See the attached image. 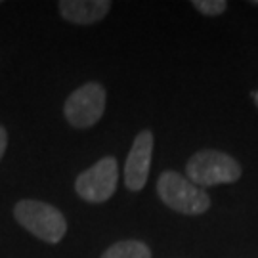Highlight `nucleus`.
<instances>
[{
    "instance_id": "obj_1",
    "label": "nucleus",
    "mask_w": 258,
    "mask_h": 258,
    "mask_svg": "<svg viewBox=\"0 0 258 258\" xmlns=\"http://www.w3.org/2000/svg\"><path fill=\"white\" fill-rule=\"evenodd\" d=\"M157 195L172 211L197 216L209 211L211 197L203 187L189 182V178L174 170H165L157 180Z\"/></svg>"
},
{
    "instance_id": "obj_2",
    "label": "nucleus",
    "mask_w": 258,
    "mask_h": 258,
    "mask_svg": "<svg viewBox=\"0 0 258 258\" xmlns=\"http://www.w3.org/2000/svg\"><path fill=\"white\" fill-rule=\"evenodd\" d=\"M16 220L35 237L55 245L65 237L67 220L55 207L35 199H23L14 209Z\"/></svg>"
},
{
    "instance_id": "obj_3",
    "label": "nucleus",
    "mask_w": 258,
    "mask_h": 258,
    "mask_svg": "<svg viewBox=\"0 0 258 258\" xmlns=\"http://www.w3.org/2000/svg\"><path fill=\"white\" fill-rule=\"evenodd\" d=\"M189 182L199 187L218 184H233L241 178V166L231 155L216 149L197 151L185 165Z\"/></svg>"
},
{
    "instance_id": "obj_4",
    "label": "nucleus",
    "mask_w": 258,
    "mask_h": 258,
    "mask_svg": "<svg viewBox=\"0 0 258 258\" xmlns=\"http://www.w3.org/2000/svg\"><path fill=\"white\" fill-rule=\"evenodd\" d=\"M105 111V90L102 84L86 83L79 86L63 105L67 122L75 128H90L102 119Z\"/></svg>"
},
{
    "instance_id": "obj_5",
    "label": "nucleus",
    "mask_w": 258,
    "mask_h": 258,
    "mask_svg": "<svg viewBox=\"0 0 258 258\" xmlns=\"http://www.w3.org/2000/svg\"><path fill=\"white\" fill-rule=\"evenodd\" d=\"M117 161L115 157H103L75 180L77 195L88 203H105L117 189Z\"/></svg>"
},
{
    "instance_id": "obj_6",
    "label": "nucleus",
    "mask_w": 258,
    "mask_h": 258,
    "mask_svg": "<svg viewBox=\"0 0 258 258\" xmlns=\"http://www.w3.org/2000/svg\"><path fill=\"white\" fill-rule=\"evenodd\" d=\"M151 155H153V132L142 130L134 138L124 165V185L130 191H140L146 185L151 166Z\"/></svg>"
},
{
    "instance_id": "obj_7",
    "label": "nucleus",
    "mask_w": 258,
    "mask_h": 258,
    "mask_svg": "<svg viewBox=\"0 0 258 258\" xmlns=\"http://www.w3.org/2000/svg\"><path fill=\"white\" fill-rule=\"evenodd\" d=\"M61 18L75 25H92L107 16L111 10L109 0H61L59 4Z\"/></svg>"
},
{
    "instance_id": "obj_8",
    "label": "nucleus",
    "mask_w": 258,
    "mask_h": 258,
    "mask_svg": "<svg viewBox=\"0 0 258 258\" xmlns=\"http://www.w3.org/2000/svg\"><path fill=\"white\" fill-rule=\"evenodd\" d=\"M102 258H151V250L142 241L126 239L111 245L102 254Z\"/></svg>"
},
{
    "instance_id": "obj_9",
    "label": "nucleus",
    "mask_w": 258,
    "mask_h": 258,
    "mask_svg": "<svg viewBox=\"0 0 258 258\" xmlns=\"http://www.w3.org/2000/svg\"><path fill=\"white\" fill-rule=\"evenodd\" d=\"M191 6L195 10H199L205 16H218L224 14L228 8V2L226 0H194Z\"/></svg>"
},
{
    "instance_id": "obj_10",
    "label": "nucleus",
    "mask_w": 258,
    "mask_h": 258,
    "mask_svg": "<svg viewBox=\"0 0 258 258\" xmlns=\"http://www.w3.org/2000/svg\"><path fill=\"white\" fill-rule=\"evenodd\" d=\"M6 146H8V134H6L4 126H0V161H2V157H4Z\"/></svg>"
},
{
    "instance_id": "obj_11",
    "label": "nucleus",
    "mask_w": 258,
    "mask_h": 258,
    "mask_svg": "<svg viewBox=\"0 0 258 258\" xmlns=\"http://www.w3.org/2000/svg\"><path fill=\"white\" fill-rule=\"evenodd\" d=\"M252 100H254V103H256V107H258V90L256 92H252Z\"/></svg>"
},
{
    "instance_id": "obj_12",
    "label": "nucleus",
    "mask_w": 258,
    "mask_h": 258,
    "mask_svg": "<svg viewBox=\"0 0 258 258\" xmlns=\"http://www.w3.org/2000/svg\"><path fill=\"white\" fill-rule=\"evenodd\" d=\"M252 4H258V0H254V2H252Z\"/></svg>"
}]
</instances>
